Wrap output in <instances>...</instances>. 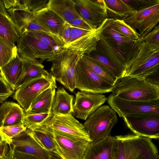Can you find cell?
<instances>
[{"label": "cell", "instance_id": "6da1fadb", "mask_svg": "<svg viewBox=\"0 0 159 159\" xmlns=\"http://www.w3.org/2000/svg\"><path fill=\"white\" fill-rule=\"evenodd\" d=\"M159 45L137 40L136 46L126 62L125 77L145 79L159 71Z\"/></svg>", "mask_w": 159, "mask_h": 159}, {"label": "cell", "instance_id": "7a4b0ae2", "mask_svg": "<svg viewBox=\"0 0 159 159\" xmlns=\"http://www.w3.org/2000/svg\"><path fill=\"white\" fill-rule=\"evenodd\" d=\"M115 137L116 159H159L157 147L150 139L132 134Z\"/></svg>", "mask_w": 159, "mask_h": 159}, {"label": "cell", "instance_id": "3957f363", "mask_svg": "<svg viewBox=\"0 0 159 159\" xmlns=\"http://www.w3.org/2000/svg\"><path fill=\"white\" fill-rule=\"evenodd\" d=\"M113 95L123 100L151 101L159 99V87L145 79L125 77L114 85Z\"/></svg>", "mask_w": 159, "mask_h": 159}, {"label": "cell", "instance_id": "277c9868", "mask_svg": "<svg viewBox=\"0 0 159 159\" xmlns=\"http://www.w3.org/2000/svg\"><path fill=\"white\" fill-rule=\"evenodd\" d=\"M118 121L116 112L108 105L100 106L83 124L92 143H96L111 136V130Z\"/></svg>", "mask_w": 159, "mask_h": 159}, {"label": "cell", "instance_id": "5b68a950", "mask_svg": "<svg viewBox=\"0 0 159 159\" xmlns=\"http://www.w3.org/2000/svg\"><path fill=\"white\" fill-rule=\"evenodd\" d=\"M112 19L106 18L98 27L93 30H84L71 27L68 43L63 49L73 52L81 56L89 54L96 50L97 42L100 39L104 29Z\"/></svg>", "mask_w": 159, "mask_h": 159}, {"label": "cell", "instance_id": "8992f818", "mask_svg": "<svg viewBox=\"0 0 159 159\" xmlns=\"http://www.w3.org/2000/svg\"><path fill=\"white\" fill-rule=\"evenodd\" d=\"M80 56L74 52L63 49L57 54L52 61L50 73L56 81L71 92L75 89V67Z\"/></svg>", "mask_w": 159, "mask_h": 159}, {"label": "cell", "instance_id": "52a82bcc", "mask_svg": "<svg viewBox=\"0 0 159 159\" xmlns=\"http://www.w3.org/2000/svg\"><path fill=\"white\" fill-rule=\"evenodd\" d=\"M17 44V53L20 57L37 60L41 63L45 61L52 62L58 53L34 37L28 31L20 34Z\"/></svg>", "mask_w": 159, "mask_h": 159}, {"label": "cell", "instance_id": "ba28073f", "mask_svg": "<svg viewBox=\"0 0 159 159\" xmlns=\"http://www.w3.org/2000/svg\"><path fill=\"white\" fill-rule=\"evenodd\" d=\"M47 128L61 159H83L91 142Z\"/></svg>", "mask_w": 159, "mask_h": 159}, {"label": "cell", "instance_id": "9c48e42d", "mask_svg": "<svg viewBox=\"0 0 159 159\" xmlns=\"http://www.w3.org/2000/svg\"><path fill=\"white\" fill-rule=\"evenodd\" d=\"M74 79L75 89L81 91L102 94L111 92L114 86L90 70L80 56L76 63Z\"/></svg>", "mask_w": 159, "mask_h": 159}, {"label": "cell", "instance_id": "30bf717a", "mask_svg": "<svg viewBox=\"0 0 159 159\" xmlns=\"http://www.w3.org/2000/svg\"><path fill=\"white\" fill-rule=\"evenodd\" d=\"M55 85H56V80L50 74L22 84L16 89L13 98L26 112L37 96L51 86Z\"/></svg>", "mask_w": 159, "mask_h": 159}, {"label": "cell", "instance_id": "8fae6325", "mask_svg": "<svg viewBox=\"0 0 159 159\" xmlns=\"http://www.w3.org/2000/svg\"><path fill=\"white\" fill-rule=\"evenodd\" d=\"M123 118L135 135L150 139L159 137V116L150 113L130 114Z\"/></svg>", "mask_w": 159, "mask_h": 159}, {"label": "cell", "instance_id": "7c38bea8", "mask_svg": "<svg viewBox=\"0 0 159 159\" xmlns=\"http://www.w3.org/2000/svg\"><path fill=\"white\" fill-rule=\"evenodd\" d=\"M107 100L111 108L120 117L128 114L146 113L159 116V99L151 101L127 100L111 94Z\"/></svg>", "mask_w": 159, "mask_h": 159}, {"label": "cell", "instance_id": "4fadbf2b", "mask_svg": "<svg viewBox=\"0 0 159 159\" xmlns=\"http://www.w3.org/2000/svg\"><path fill=\"white\" fill-rule=\"evenodd\" d=\"M41 125L52 130L91 142L83 124L75 118L72 113L63 116L52 115Z\"/></svg>", "mask_w": 159, "mask_h": 159}, {"label": "cell", "instance_id": "5bb4252c", "mask_svg": "<svg viewBox=\"0 0 159 159\" xmlns=\"http://www.w3.org/2000/svg\"><path fill=\"white\" fill-rule=\"evenodd\" d=\"M107 98L101 93L79 91L75 94L73 105V115L78 119L86 120Z\"/></svg>", "mask_w": 159, "mask_h": 159}, {"label": "cell", "instance_id": "9a60e30c", "mask_svg": "<svg viewBox=\"0 0 159 159\" xmlns=\"http://www.w3.org/2000/svg\"><path fill=\"white\" fill-rule=\"evenodd\" d=\"M76 8L82 18L94 29L107 18L104 0H75Z\"/></svg>", "mask_w": 159, "mask_h": 159}, {"label": "cell", "instance_id": "2e32d148", "mask_svg": "<svg viewBox=\"0 0 159 159\" xmlns=\"http://www.w3.org/2000/svg\"><path fill=\"white\" fill-rule=\"evenodd\" d=\"M11 144L13 148L17 151L42 159H61L57 154L45 149L32 136L27 129L13 139Z\"/></svg>", "mask_w": 159, "mask_h": 159}, {"label": "cell", "instance_id": "e0dca14e", "mask_svg": "<svg viewBox=\"0 0 159 159\" xmlns=\"http://www.w3.org/2000/svg\"><path fill=\"white\" fill-rule=\"evenodd\" d=\"M113 20L112 19L104 29L102 34L122 53L126 62L134 51L137 41L120 32L115 26Z\"/></svg>", "mask_w": 159, "mask_h": 159}, {"label": "cell", "instance_id": "ac0fdd59", "mask_svg": "<svg viewBox=\"0 0 159 159\" xmlns=\"http://www.w3.org/2000/svg\"><path fill=\"white\" fill-rule=\"evenodd\" d=\"M117 141L111 135L96 143L91 142L83 159H116Z\"/></svg>", "mask_w": 159, "mask_h": 159}, {"label": "cell", "instance_id": "d6986e66", "mask_svg": "<svg viewBox=\"0 0 159 159\" xmlns=\"http://www.w3.org/2000/svg\"><path fill=\"white\" fill-rule=\"evenodd\" d=\"M25 112L18 103L5 102L0 106V127L24 125Z\"/></svg>", "mask_w": 159, "mask_h": 159}, {"label": "cell", "instance_id": "ffe728a7", "mask_svg": "<svg viewBox=\"0 0 159 159\" xmlns=\"http://www.w3.org/2000/svg\"><path fill=\"white\" fill-rule=\"evenodd\" d=\"M20 34L7 12L3 1L0 0V37L13 47L19 40Z\"/></svg>", "mask_w": 159, "mask_h": 159}, {"label": "cell", "instance_id": "44dd1931", "mask_svg": "<svg viewBox=\"0 0 159 159\" xmlns=\"http://www.w3.org/2000/svg\"><path fill=\"white\" fill-rule=\"evenodd\" d=\"M48 9L68 23L78 19H83L77 10L73 0H49Z\"/></svg>", "mask_w": 159, "mask_h": 159}, {"label": "cell", "instance_id": "7402d4cb", "mask_svg": "<svg viewBox=\"0 0 159 159\" xmlns=\"http://www.w3.org/2000/svg\"><path fill=\"white\" fill-rule=\"evenodd\" d=\"M21 59L23 65L22 72L15 89L30 80L50 74L44 69V66L39 61L21 57Z\"/></svg>", "mask_w": 159, "mask_h": 159}, {"label": "cell", "instance_id": "603a6c76", "mask_svg": "<svg viewBox=\"0 0 159 159\" xmlns=\"http://www.w3.org/2000/svg\"><path fill=\"white\" fill-rule=\"evenodd\" d=\"M56 85H52L40 94L34 99L25 115L51 112Z\"/></svg>", "mask_w": 159, "mask_h": 159}, {"label": "cell", "instance_id": "cb8c5ba5", "mask_svg": "<svg viewBox=\"0 0 159 159\" xmlns=\"http://www.w3.org/2000/svg\"><path fill=\"white\" fill-rule=\"evenodd\" d=\"M74 97L67 93L62 86L55 92L52 107L53 116H59L72 113Z\"/></svg>", "mask_w": 159, "mask_h": 159}, {"label": "cell", "instance_id": "d4e9b609", "mask_svg": "<svg viewBox=\"0 0 159 159\" xmlns=\"http://www.w3.org/2000/svg\"><path fill=\"white\" fill-rule=\"evenodd\" d=\"M23 65L21 57L18 54L0 69L1 77L14 91L22 72Z\"/></svg>", "mask_w": 159, "mask_h": 159}, {"label": "cell", "instance_id": "484cf974", "mask_svg": "<svg viewBox=\"0 0 159 159\" xmlns=\"http://www.w3.org/2000/svg\"><path fill=\"white\" fill-rule=\"evenodd\" d=\"M34 18L40 25L58 36L65 22L56 13L48 9L34 14Z\"/></svg>", "mask_w": 159, "mask_h": 159}, {"label": "cell", "instance_id": "4316f807", "mask_svg": "<svg viewBox=\"0 0 159 159\" xmlns=\"http://www.w3.org/2000/svg\"><path fill=\"white\" fill-rule=\"evenodd\" d=\"M95 50L126 70V61L124 56L102 34L97 43Z\"/></svg>", "mask_w": 159, "mask_h": 159}, {"label": "cell", "instance_id": "83f0119b", "mask_svg": "<svg viewBox=\"0 0 159 159\" xmlns=\"http://www.w3.org/2000/svg\"><path fill=\"white\" fill-rule=\"evenodd\" d=\"M104 1L108 19L123 20L135 11L122 0Z\"/></svg>", "mask_w": 159, "mask_h": 159}, {"label": "cell", "instance_id": "f1b7e54d", "mask_svg": "<svg viewBox=\"0 0 159 159\" xmlns=\"http://www.w3.org/2000/svg\"><path fill=\"white\" fill-rule=\"evenodd\" d=\"M80 57L89 69L105 81L114 86L119 81L109 70L99 62L87 54Z\"/></svg>", "mask_w": 159, "mask_h": 159}, {"label": "cell", "instance_id": "f546056e", "mask_svg": "<svg viewBox=\"0 0 159 159\" xmlns=\"http://www.w3.org/2000/svg\"><path fill=\"white\" fill-rule=\"evenodd\" d=\"M32 136L46 150L57 155V151L49 129L43 125L28 129Z\"/></svg>", "mask_w": 159, "mask_h": 159}, {"label": "cell", "instance_id": "4dcf8cb0", "mask_svg": "<svg viewBox=\"0 0 159 159\" xmlns=\"http://www.w3.org/2000/svg\"><path fill=\"white\" fill-rule=\"evenodd\" d=\"M159 11V4L135 11L122 20L134 30L137 29L140 24L148 17Z\"/></svg>", "mask_w": 159, "mask_h": 159}, {"label": "cell", "instance_id": "1f68e13d", "mask_svg": "<svg viewBox=\"0 0 159 159\" xmlns=\"http://www.w3.org/2000/svg\"><path fill=\"white\" fill-rule=\"evenodd\" d=\"M27 31L40 41L52 47L57 52L63 49L65 44L59 36L41 31Z\"/></svg>", "mask_w": 159, "mask_h": 159}, {"label": "cell", "instance_id": "d6a6232c", "mask_svg": "<svg viewBox=\"0 0 159 159\" xmlns=\"http://www.w3.org/2000/svg\"><path fill=\"white\" fill-rule=\"evenodd\" d=\"M87 55L104 66L113 74L119 80L124 77L125 73V69L117 65L96 50Z\"/></svg>", "mask_w": 159, "mask_h": 159}, {"label": "cell", "instance_id": "836d02e7", "mask_svg": "<svg viewBox=\"0 0 159 159\" xmlns=\"http://www.w3.org/2000/svg\"><path fill=\"white\" fill-rule=\"evenodd\" d=\"M49 0H18L16 8L36 14L48 9Z\"/></svg>", "mask_w": 159, "mask_h": 159}, {"label": "cell", "instance_id": "e575fe53", "mask_svg": "<svg viewBox=\"0 0 159 159\" xmlns=\"http://www.w3.org/2000/svg\"><path fill=\"white\" fill-rule=\"evenodd\" d=\"M18 54L17 47L14 48L0 37V69Z\"/></svg>", "mask_w": 159, "mask_h": 159}, {"label": "cell", "instance_id": "d590c367", "mask_svg": "<svg viewBox=\"0 0 159 159\" xmlns=\"http://www.w3.org/2000/svg\"><path fill=\"white\" fill-rule=\"evenodd\" d=\"M26 129L24 125L0 127V137L2 140L11 144L13 139L19 136Z\"/></svg>", "mask_w": 159, "mask_h": 159}, {"label": "cell", "instance_id": "8d00e7d4", "mask_svg": "<svg viewBox=\"0 0 159 159\" xmlns=\"http://www.w3.org/2000/svg\"><path fill=\"white\" fill-rule=\"evenodd\" d=\"M159 22V11L150 16L144 20L139 25L137 29L139 32L140 38L143 39L151 32Z\"/></svg>", "mask_w": 159, "mask_h": 159}, {"label": "cell", "instance_id": "74e56055", "mask_svg": "<svg viewBox=\"0 0 159 159\" xmlns=\"http://www.w3.org/2000/svg\"><path fill=\"white\" fill-rule=\"evenodd\" d=\"M52 115L51 113L25 115L24 126L27 129H30L39 125Z\"/></svg>", "mask_w": 159, "mask_h": 159}, {"label": "cell", "instance_id": "f35d334b", "mask_svg": "<svg viewBox=\"0 0 159 159\" xmlns=\"http://www.w3.org/2000/svg\"><path fill=\"white\" fill-rule=\"evenodd\" d=\"M113 22L118 30L125 36L134 40H137L140 38L139 34L126 23L124 20L115 19Z\"/></svg>", "mask_w": 159, "mask_h": 159}, {"label": "cell", "instance_id": "ab89813d", "mask_svg": "<svg viewBox=\"0 0 159 159\" xmlns=\"http://www.w3.org/2000/svg\"><path fill=\"white\" fill-rule=\"evenodd\" d=\"M135 11L159 4V0H122Z\"/></svg>", "mask_w": 159, "mask_h": 159}, {"label": "cell", "instance_id": "60d3db41", "mask_svg": "<svg viewBox=\"0 0 159 159\" xmlns=\"http://www.w3.org/2000/svg\"><path fill=\"white\" fill-rule=\"evenodd\" d=\"M14 93L12 90L0 76V104L3 102Z\"/></svg>", "mask_w": 159, "mask_h": 159}, {"label": "cell", "instance_id": "b9f144b4", "mask_svg": "<svg viewBox=\"0 0 159 159\" xmlns=\"http://www.w3.org/2000/svg\"><path fill=\"white\" fill-rule=\"evenodd\" d=\"M6 159H42L35 156L17 151L13 148L8 154Z\"/></svg>", "mask_w": 159, "mask_h": 159}, {"label": "cell", "instance_id": "7bdbcfd3", "mask_svg": "<svg viewBox=\"0 0 159 159\" xmlns=\"http://www.w3.org/2000/svg\"><path fill=\"white\" fill-rule=\"evenodd\" d=\"M147 43L159 45V25H157L150 33L143 39Z\"/></svg>", "mask_w": 159, "mask_h": 159}, {"label": "cell", "instance_id": "ee69618b", "mask_svg": "<svg viewBox=\"0 0 159 159\" xmlns=\"http://www.w3.org/2000/svg\"><path fill=\"white\" fill-rule=\"evenodd\" d=\"M71 32V27L68 23L65 22L59 34L65 45L69 42Z\"/></svg>", "mask_w": 159, "mask_h": 159}, {"label": "cell", "instance_id": "f6af8a7d", "mask_svg": "<svg viewBox=\"0 0 159 159\" xmlns=\"http://www.w3.org/2000/svg\"><path fill=\"white\" fill-rule=\"evenodd\" d=\"M69 24L71 27L82 30H93L95 29L84 20L83 19H75Z\"/></svg>", "mask_w": 159, "mask_h": 159}, {"label": "cell", "instance_id": "bcb514c9", "mask_svg": "<svg viewBox=\"0 0 159 159\" xmlns=\"http://www.w3.org/2000/svg\"><path fill=\"white\" fill-rule=\"evenodd\" d=\"M12 147L11 144H9L2 140L0 142V158L6 157Z\"/></svg>", "mask_w": 159, "mask_h": 159}, {"label": "cell", "instance_id": "7dc6e473", "mask_svg": "<svg viewBox=\"0 0 159 159\" xmlns=\"http://www.w3.org/2000/svg\"><path fill=\"white\" fill-rule=\"evenodd\" d=\"M3 1L6 9H9L13 7L16 2V0H3Z\"/></svg>", "mask_w": 159, "mask_h": 159}, {"label": "cell", "instance_id": "c3c4849f", "mask_svg": "<svg viewBox=\"0 0 159 159\" xmlns=\"http://www.w3.org/2000/svg\"><path fill=\"white\" fill-rule=\"evenodd\" d=\"M7 156H6V157H3V158H0V159H6V158H7Z\"/></svg>", "mask_w": 159, "mask_h": 159}, {"label": "cell", "instance_id": "681fc988", "mask_svg": "<svg viewBox=\"0 0 159 159\" xmlns=\"http://www.w3.org/2000/svg\"><path fill=\"white\" fill-rule=\"evenodd\" d=\"M2 141V140L0 137V142Z\"/></svg>", "mask_w": 159, "mask_h": 159}, {"label": "cell", "instance_id": "f907efd6", "mask_svg": "<svg viewBox=\"0 0 159 159\" xmlns=\"http://www.w3.org/2000/svg\"><path fill=\"white\" fill-rule=\"evenodd\" d=\"M0 76H1V74H0Z\"/></svg>", "mask_w": 159, "mask_h": 159}]
</instances>
